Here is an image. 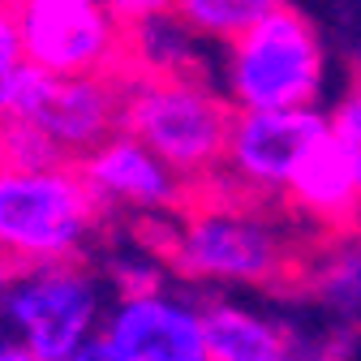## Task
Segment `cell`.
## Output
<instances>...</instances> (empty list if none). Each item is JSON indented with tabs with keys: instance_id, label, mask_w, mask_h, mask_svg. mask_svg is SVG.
<instances>
[{
	"instance_id": "12",
	"label": "cell",
	"mask_w": 361,
	"mask_h": 361,
	"mask_svg": "<svg viewBox=\"0 0 361 361\" xmlns=\"http://www.w3.org/2000/svg\"><path fill=\"white\" fill-rule=\"evenodd\" d=\"M207 361H280L293 357V336L262 310L241 301H207L202 305Z\"/></svg>"
},
{
	"instance_id": "2",
	"label": "cell",
	"mask_w": 361,
	"mask_h": 361,
	"mask_svg": "<svg viewBox=\"0 0 361 361\" xmlns=\"http://www.w3.org/2000/svg\"><path fill=\"white\" fill-rule=\"evenodd\" d=\"M233 104L202 69L185 73H121V129L164 155L194 190L211 185L224 164Z\"/></svg>"
},
{
	"instance_id": "3",
	"label": "cell",
	"mask_w": 361,
	"mask_h": 361,
	"mask_svg": "<svg viewBox=\"0 0 361 361\" xmlns=\"http://www.w3.org/2000/svg\"><path fill=\"white\" fill-rule=\"evenodd\" d=\"M99 219L104 207L78 159H0V267L82 258Z\"/></svg>"
},
{
	"instance_id": "9",
	"label": "cell",
	"mask_w": 361,
	"mask_h": 361,
	"mask_svg": "<svg viewBox=\"0 0 361 361\" xmlns=\"http://www.w3.org/2000/svg\"><path fill=\"white\" fill-rule=\"evenodd\" d=\"M78 168L104 211H129V215H147L159 224H168L198 194L164 155H155L129 129H112L104 142L78 155Z\"/></svg>"
},
{
	"instance_id": "13",
	"label": "cell",
	"mask_w": 361,
	"mask_h": 361,
	"mask_svg": "<svg viewBox=\"0 0 361 361\" xmlns=\"http://www.w3.org/2000/svg\"><path fill=\"white\" fill-rule=\"evenodd\" d=\"M202 61H207V43L172 9L125 26L121 73H185V69H202Z\"/></svg>"
},
{
	"instance_id": "5",
	"label": "cell",
	"mask_w": 361,
	"mask_h": 361,
	"mask_svg": "<svg viewBox=\"0 0 361 361\" xmlns=\"http://www.w3.org/2000/svg\"><path fill=\"white\" fill-rule=\"evenodd\" d=\"M215 52V82L233 108H319L331 90L323 35L280 0Z\"/></svg>"
},
{
	"instance_id": "4",
	"label": "cell",
	"mask_w": 361,
	"mask_h": 361,
	"mask_svg": "<svg viewBox=\"0 0 361 361\" xmlns=\"http://www.w3.org/2000/svg\"><path fill=\"white\" fill-rule=\"evenodd\" d=\"M108 301L104 276L78 258L0 267V340L22 361H86Z\"/></svg>"
},
{
	"instance_id": "14",
	"label": "cell",
	"mask_w": 361,
	"mask_h": 361,
	"mask_svg": "<svg viewBox=\"0 0 361 361\" xmlns=\"http://www.w3.org/2000/svg\"><path fill=\"white\" fill-rule=\"evenodd\" d=\"M327 237L331 241L314 245L301 280L314 288L331 319H340L344 327H361V233L340 228Z\"/></svg>"
},
{
	"instance_id": "19",
	"label": "cell",
	"mask_w": 361,
	"mask_h": 361,
	"mask_svg": "<svg viewBox=\"0 0 361 361\" xmlns=\"http://www.w3.org/2000/svg\"><path fill=\"white\" fill-rule=\"evenodd\" d=\"M18 5V0H0V9H13Z\"/></svg>"
},
{
	"instance_id": "17",
	"label": "cell",
	"mask_w": 361,
	"mask_h": 361,
	"mask_svg": "<svg viewBox=\"0 0 361 361\" xmlns=\"http://www.w3.org/2000/svg\"><path fill=\"white\" fill-rule=\"evenodd\" d=\"M327 125H331V142L344 151L348 168H353L357 180H361V78H357V82L344 90V95L331 104Z\"/></svg>"
},
{
	"instance_id": "8",
	"label": "cell",
	"mask_w": 361,
	"mask_h": 361,
	"mask_svg": "<svg viewBox=\"0 0 361 361\" xmlns=\"http://www.w3.org/2000/svg\"><path fill=\"white\" fill-rule=\"evenodd\" d=\"M9 116L35 125L65 159H78L121 129V69L48 73L30 65Z\"/></svg>"
},
{
	"instance_id": "18",
	"label": "cell",
	"mask_w": 361,
	"mask_h": 361,
	"mask_svg": "<svg viewBox=\"0 0 361 361\" xmlns=\"http://www.w3.org/2000/svg\"><path fill=\"white\" fill-rule=\"evenodd\" d=\"M99 5L112 13V22L125 30L133 22H142V18H155L164 9H172V0H99Z\"/></svg>"
},
{
	"instance_id": "6",
	"label": "cell",
	"mask_w": 361,
	"mask_h": 361,
	"mask_svg": "<svg viewBox=\"0 0 361 361\" xmlns=\"http://www.w3.org/2000/svg\"><path fill=\"white\" fill-rule=\"evenodd\" d=\"M327 133L323 108H237L215 180L262 202H284Z\"/></svg>"
},
{
	"instance_id": "10",
	"label": "cell",
	"mask_w": 361,
	"mask_h": 361,
	"mask_svg": "<svg viewBox=\"0 0 361 361\" xmlns=\"http://www.w3.org/2000/svg\"><path fill=\"white\" fill-rule=\"evenodd\" d=\"M13 18L30 65L48 73H99L121 69L125 30L99 0H18Z\"/></svg>"
},
{
	"instance_id": "1",
	"label": "cell",
	"mask_w": 361,
	"mask_h": 361,
	"mask_svg": "<svg viewBox=\"0 0 361 361\" xmlns=\"http://www.w3.org/2000/svg\"><path fill=\"white\" fill-rule=\"evenodd\" d=\"M164 228V258L176 276L215 288H280L305 276L310 224L284 202H262L211 180ZM323 237V233H319Z\"/></svg>"
},
{
	"instance_id": "7",
	"label": "cell",
	"mask_w": 361,
	"mask_h": 361,
	"mask_svg": "<svg viewBox=\"0 0 361 361\" xmlns=\"http://www.w3.org/2000/svg\"><path fill=\"white\" fill-rule=\"evenodd\" d=\"M86 361H207L202 301L168 293L159 280L116 288Z\"/></svg>"
},
{
	"instance_id": "15",
	"label": "cell",
	"mask_w": 361,
	"mask_h": 361,
	"mask_svg": "<svg viewBox=\"0 0 361 361\" xmlns=\"http://www.w3.org/2000/svg\"><path fill=\"white\" fill-rule=\"evenodd\" d=\"M276 0H172V13L185 22L207 48H224L250 22H258Z\"/></svg>"
},
{
	"instance_id": "11",
	"label": "cell",
	"mask_w": 361,
	"mask_h": 361,
	"mask_svg": "<svg viewBox=\"0 0 361 361\" xmlns=\"http://www.w3.org/2000/svg\"><path fill=\"white\" fill-rule=\"evenodd\" d=\"M284 207L293 215H301L310 228L323 233V237L340 233V228H357V219H361V180L348 168L344 151L331 142V133H327V142L310 155V164L297 172Z\"/></svg>"
},
{
	"instance_id": "16",
	"label": "cell",
	"mask_w": 361,
	"mask_h": 361,
	"mask_svg": "<svg viewBox=\"0 0 361 361\" xmlns=\"http://www.w3.org/2000/svg\"><path fill=\"white\" fill-rule=\"evenodd\" d=\"M26 69H30V56L22 43V26H18L13 9H0V121L9 116Z\"/></svg>"
}]
</instances>
